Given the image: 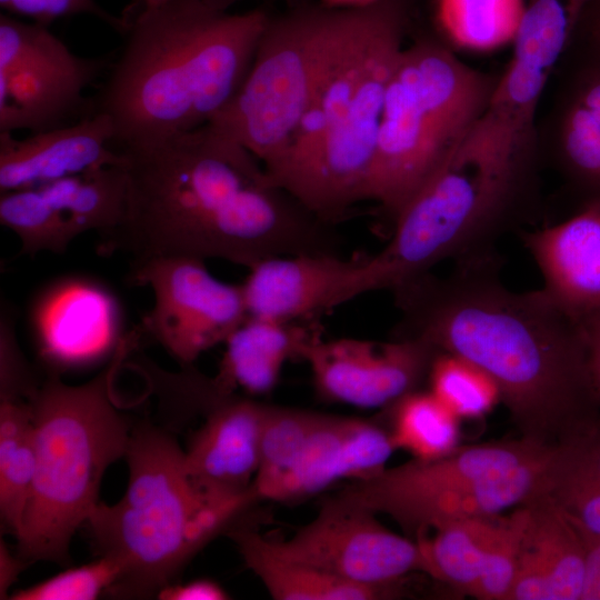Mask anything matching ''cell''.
I'll return each mask as SVG.
<instances>
[{
  "label": "cell",
  "mask_w": 600,
  "mask_h": 600,
  "mask_svg": "<svg viewBox=\"0 0 600 600\" xmlns=\"http://www.w3.org/2000/svg\"><path fill=\"white\" fill-rule=\"evenodd\" d=\"M270 14L214 10L202 0L139 4L100 93L116 147L160 140L208 124L248 74Z\"/></svg>",
  "instance_id": "3957f363"
},
{
  "label": "cell",
  "mask_w": 600,
  "mask_h": 600,
  "mask_svg": "<svg viewBox=\"0 0 600 600\" xmlns=\"http://www.w3.org/2000/svg\"><path fill=\"white\" fill-rule=\"evenodd\" d=\"M124 457V496L111 506L98 502L86 523L99 556L121 568L108 593L146 599L172 584L203 546L230 529L240 506L198 491L187 474L184 451L160 429H133Z\"/></svg>",
  "instance_id": "8992f818"
},
{
  "label": "cell",
  "mask_w": 600,
  "mask_h": 600,
  "mask_svg": "<svg viewBox=\"0 0 600 600\" xmlns=\"http://www.w3.org/2000/svg\"><path fill=\"white\" fill-rule=\"evenodd\" d=\"M409 14L382 36L346 112L284 190L327 223L366 200L387 87L401 54Z\"/></svg>",
  "instance_id": "30bf717a"
},
{
  "label": "cell",
  "mask_w": 600,
  "mask_h": 600,
  "mask_svg": "<svg viewBox=\"0 0 600 600\" xmlns=\"http://www.w3.org/2000/svg\"><path fill=\"white\" fill-rule=\"evenodd\" d=\"M581 600H600V541L588 549Z\"/></svg>",
  "instance_id": "7bdbcfd3"
},
{
  "label": "cell",
  "mask_w": 600,
  "mask_h": 600,
  "mask_svg": "<svg viewBox=\"0 0 600 600\" xmlns=\"http://www.w3.org/2000/svg\"><path fill=\"white\" fill-rule=\"evenodd\" d=\"M439 353L414 338L387 342L316 336L303 352L318 393L326 400L363 409L388 408L428 380Z\"/></svg>",
  "instance_id": "5bb4252c"
},
{
  "label": "cell",
  "mask_w": 600,
  "mask_h": 600,
  "mask_svg": "<svg viewBox=\"0 0 600 600\" xmlns=\"http://www.w3.org/2000/svg\"><path fill=\"white\" fill-rule=\"evenodd\" d=\"M0 560V594L6 596L7 590L10 588L11 583L14 582L19 571L23 568V562L14 559L3 543H1Z\"/></svg>",
  "instance_id": "ee69618b"
},
{
  "label": "cell",
  "mask_w": 600,
  "mask_h": 600,
  "mask_svg": "<svg viewBox=\"0 0 600 600\" xmlns=\"http://www.w3.org/2000/svg\"><path fill=\"white\" fill-rule=\"evenodd\" d=\"M500 520V514L463 519L416 539L426 573L471 597Z\"/></svg>",
  "instance_id": "83f0119b"
},
{
  "label": "cell",
  "mask_w": 600,
  "mask_h": 600,
  "mask_svg": "<svg viewBox=\"0 0 600 600\" xmlns=\"http://www.w3.org/2000/svg\"><path fill=\"white\" fill-rule=\"evenodd\" d=\"M527 141L488 107L399 211L388 244L362 260L358 292L392 291L442 261L493 251L527 184Z\"/></svg>",
  "instance_id": "277c9868"
},
{
  "label": "cell",
  "mask_w": 600,
  "mask_h": 600,
  "mask_svg": "<svg viewBox=\"0 0 600 600\" xmlns=\"http://www.w3.org/2000/svg\"><path fill=\"white\" fill-rule=\"evenodd\" d=\"M394 450L389 431L378 423L321 413L270 500L300 501L338 481L370 479L387 468Z\"/></svg>",
  "instance_id": "e0dca14e"
},
{
  "label": "cell",
  "mask_w": 600,
  "mask_h": 600,
  "mask_svg": "<svg viewBox=\"0 0 600 600\" xmlns=\"http://www.w3.org/2000/svg\"><path fill=\"white\" fill-rule=\"evenodd\" d=\"M317 329L263 318L247 319L224 341L219 372L213 378L226 394L241 389L248 394L269 393L278 383L284 364L301 359Z\"/></svg>",
  "instance_id": "cb8c5ba5"
},
{
  "label": "cell",
  "mask_w": 600,
  "mask_h": 600,
  "mask_svg": "<svg viewBox=\"0 0 600 600\" xmlns=\"http://www.w3.org/2000/svg\"><path fill=\"white\" fill-rule=\"evenodd\" d=\"M119 563L106 556L90 563L67 569L38 584L18 590L13 600H93L119 580Z\"/></svg>",
  "instance_id": "e575fe53"
},
{
  "label": "cell",
  "mask_w": 600,
  "mask_h": 600,
  "mask_svg": "<svg viewBox=\"0 0 600 600\" xmlns=\"http://www.w3.org/2000/svg\"><path fill=\"white\" fill-rule=\"evenodd\" d=\"M429 391L459 419H479L500 401L494 381L462 357L439 352L432 360Z\"/></svg>",
  "instance_id": "d6a6232c"
},
{
  "label": "cell",
  "mask_w": 600,
  "mask_h": 600,
  "mask_svg": "<svg viewBox=\"0 0 600 600\" xmlns=\"http://www.w3.org/2000/svg\"><path fill=\"white\" fill-rule=\"evenodd\" d=\"M264 410L266 404L233 393L206 408L204 422L184 451V468L198 491L213 498L256 494Z\"/></svg>",
  "instance_id": "2e32d148"
},
{
  "label": "cell",
  "mask_w": 600,
  "mask_h": 600,
  "mask_svg": "<svg viewBox=\"0 0 600 600\" xmlns=\"http://www.w3.org/2000/svg\"><path fill=\"white\" fill-rule=\"evenodd\" d=\"M244 564L277 600H377L400 596L399 583L372 587L343 580L277 552L270 540L252 528L228 531Z\"/></svg>",
  "instance_id": "d4e9b609"
},
{
  "label": "cell",
  "mask_w": 600,
  "mask_h": 600,
  "mask_svg": "<svg viewBox=\"0 0 600 600\" xmlns=\"http://www.w3.org/2000/svg\"><path fill=\"white\" fill-rule=\"evenodd\" d=\"M36 471L34 421L31 400L0 401V512L18 538Z\"/></svg>",
  "instance_id": "4316f807"
},
{
  "label": "cell",
  "mask_w": 600,
  "mask_h": 600,
  "mask_svg": "<svg viewBox=\"0 0 600 600\" xmlns=\"http://www.w3.org/2000/svg\"><path fill=\"white\" fill-rule=\"evenodd\" d=\"M497 81L433 39L404 47L387 87L366 200L396 218L486 112Z\"/></svg>",
  "instance_id": "52a82bcc"
},
{
  "label": "cell",
  "mask_w": 600,
  "mask_h": 600,
  "mask_svg": "<svg viewBox=\"0 0 600 600\" xmlns=\"http://www.w3.org/2000/svg\"><path fill=\"white\" fill-rule=\"evenodd\" d=\"M581 330L591 372L600 393V308L578 321Z\"/></svg>",
  "instance_id": "60d3db41"
},
{
  "label": "cell",
  "mask_w": 600,
  "mask_h": 600,
  "mask_svg": "<svg viewBox=\"0 0 600 600\" xmlns=\"http://www.w3.org/2000/svg\"><path fill=\"white\" fill-rule=\"evenodd\" d=\"M538 494L561 508L587 549L600 541V487L558 483L543 488Z\"/></svg>",
  "instance_id": "74e56055"
},
{
  "label": "cell",
  "mask_w": 600,
  "mask_h": 600,
  "mask_svg": "<svg viewBox=\"0 0 600 600\" xmlns=\"http://www.w3.org/2000/svg\"><path fill=\"white\" fill-rule=\"evenodd\" d=\"M542 291L576 322L600 308V200L570 218L522 236Z\"/></svg>",
  "instance_id": "44dd1931"
},
{
  "label": "cell",
  "mask_w": 600,
  "mask_h": 600,
  "mask_svg": "<svg viewBox=\"0 0 600 600\" xmlns=\"http://www.w3.org/2000/svg\"><path fill=\"white\" fill-rule=\"evenodd\" d=\"M163 0H139V4L141 6H154Z\"/></svg>",
  "instance_id": "7dc6e473"
},
{
  "label": "cell",
  "mask_w": 600,
  "mask_h": 600,
  "mask_svg": "<svg viewBox=\"0 0 600 600\" xmlns=\"http://www.w3.org/2000/svg\"><path fill=\"white\" fill-rule=\"evenodd\" d=\"M588 0H526L513 56L491 104L520 126L533 122L549 76L568 51Z\"/></svg>",
  "instance_id": "d6986e66"
},
{
  "label": "cell",
  "mask_w": 600,
  "mask_h": 600,
  "mask_svg": "<svg viewBox=\"0 0 600 600\" xmlns=\"http://www.w3.org/2000/svg\"><path fill=\"white\" fill-rule=\"evenodd\" d=\"M121 162L112 123L100 111L23 139L0 133V193L36 188Z\"/></svg>",
  "instance_id": "ac0fdd59"
},
{
  "label": "cell",
  "mask_w": 600,
  "mask_h": 600,
  "mask_svg": "<svg viewBox=\"0 0 600 600\" xmlns=\"http://www.w3.org/2000/svg\"><path fill=\"white\" fill-rule=\"evenodd\" d=\"M30 329L49 373L110 359L127 333L114 294L101 282L71 276L51 282L30 308Z\"/></svg>",
  "instance_id": "9a60e30c"
},
{
  "label": "cell",
  "mask_w": 600,
  "mask_h": 600,
  "mask_svg": "<svg viewBox=\"0 0 600 600\" xmlns=\"http://www.w3.org/2000/svg\"><path fill=\"white\" fill-rule=\"evenodd\" d=\"M126 202L101 253L222 259L334 252L327 222L278 186L246 147L210 124L119 148Z\"/></svg>",
  "instance_id": "6da1fadb"
},
{
  "label": "cell",
  "mask_w": 600,
  "mask_h": 600,
  "mask_svg": "<svg viewBox=\"0 0 600 600\" xmlns=\"http://www.w3.org/2000/svg\"><path fill=\"white\" fill-rule=\"evenodd\" d=\"M551 452L523 438L459 446L351 481L331 497L388 516L416 540L450 522L521 506L539 491Z\"/></svg>",
  "instance_id": "ba28073f"
},
{
  "label": "cell",
  "mask_w": 600,
  "mask_h": 600,
  "mask_svg": "<svg viewBox=\"0 0 600 600\" xmlns=\"http://www.w3.org/2000/svg\"><path fill=\"white\" fill-rule=\"evenodd\" d=\"M392 290L394 338L420 339L464 358L497 384L520 438L557 447L600 416L578 322L542 291H514L499 277L496 251L454 261Z\"/></svg>",
  "instance_id": "7a4b0ae2"
},
{
  "label": "cell",
  "mask_w": 600,
  "mask_h": 600,
  "mask_svg": "<svg viewBox=\"0 0 600 600\" xmlns=\"http://www.w3.org/2000/svg\"><path fill=\"white\" fill-rule=\"evenodd\" d=\"M129 281L152 290L153 307L141 329L182 367L224 343L248 317L241 284L217 279L202 259L159 257L136 262Z\"/></svg>",
  "instance_id": "7c38bea8"
},
{
  "label": "cell",
  "mask_w": 600,
  "mask_h": 600,
  "mask_svg": "<svg viewBox=\"0 0 600 600\" xmlns=\"http://www.w3.org/2000/svg\"><path fill=\"white\" fill-rule=\"evenodd\" d=\"M528 516L527 506L521 504L510 516L501 517L471 597L480 600H509Z\"/></svg>",
  "instance_id": "836d02e7"
},
{
  "label": "cell",
  "mask_w": 600,
  "mask_h": 600,
  "mask_svg": "<svg viewBox=\"0 0 600 600\" xmlns=\"http://www.w3.org/2000/svg\"><path fill=\"white\" fill-rule=\"evenodd\" d=\"M387 409L396 449L414 459L439 458L459 447V418L429 390L412 391Z\"/></svg>",
  "instance_id": "f546056e"
},
{
  "label": "cell",
  "mask_w": 600,
  "mask_h": 600,
  "mask_svg": "<svg viewBox=\"0 0 600 600\" xmlns=\"http://www.w3.org/2000/svg\"><path fill=\"white\" fill-rule=\"evenodd\" d=\"M572 41L600 50V0H588Z\"/></svg>",
  "instance_id": "b9f144b4"
},
{
  "label": "cell",
  "mask_w": 600,
  "mask_h": 600,
  "mask_svg": "<svg viewBox=\"0 0 600 600\" xmlns=\"http://www.w3.org/2000/svg\"><path fill=\"white\" fill-rule=\"evenodd\" d=\"M319 412L267 406L260 437L259 468L253 490L270 500L320 418Z\"/></svg>",
  "instance_id": "4dcf8cb0"
},
{
  "label": "cell",
  "mask_w": 600,
  "mask_h": 600,
  "mask_svg": "<svg viewBox=\"0 0 600 600\" xmlns=\"http://www.w3.org/2000/svg\"><path fill=\"white\" fill-rule=\"evenodd\" d=\"M526 0H434V17L454 46L490 51L513 42Z\"/></svg>",
  "instance_id": "f1b7e54d"
},
{
  "label": "cell",
  "mask_w": 600,
  "mask_h": 600,
  "mask_svg": "<svg viewBox=\"0 0 600 600\" xmlns=\"http://www.w3.org/2000/svg\"><path fill=\"white\" fill-rule=\"evenodd\" d=\"M0 222L17 234L20 253H63L76 239L67 221L39 188L0 194Z\"/></svg>",
  "instance_id": "1f68e13d"
},
{
  "label": "cell",
  "mask_w": 600,
  "mask_h": 600,
  "mask_svg": "<svg viewBox=\"0 0 600 600\" xmlns=\"http://www.w3.org/2000/svg\"><path fill=\"white\" fill-rule=\"evenodd\" d=\"M16 332L12 312L2 307L0 317V398L31 400L39 389Z\"/></svg>",
  "instance_id": "8d00e7d4"
},
{
  "label": "cell",
  "mask_w": 600,
  "mask_h": 600,
  "mask_svg": "<svg viewBox=\"0 0 600 600\" xmlns=\"http://www.w3.org/2000/svg\"><path fill=\"white\" fill-rule=\"evenodd\" d=\"M572 64L557 111L554 152L560 172L582 199L600 200V50L571 42Z\"/></svg>",
  "instance_id": "603a6c76"
},
{
  "label": "cell",
  "mask_w": 600,
  "mask_h": 600,
  "mask_svg": "<svg viewBox=\"0 0 600 600\" xmlns=\"http://www.w3.org/2000/svg\"><path fill=\"white\" fill-rule=\"evenodd\" d=\"M69 224L74 238L96 231L107 236L119 223L126 202L122 162L39 187Z\"/></svg>",
  "instance_id": "484cf974"
},
{
  "label": "cell",
  "mask_w": 600,
  "mask_h": 600,
  "mask_svg": "<svg viewBox=\"0 0 600 600\" xmlns=\"http://www.w3.org/2000/svg\"><path fill=\"white\" fill-rule=\"evenodd\" d=\"M558 483L600 487V416L583 432L552 448L540 490Z\"/></svg>",
  "instance_id": "d590c367"
},
{
  "label": "cell",
  "mask_w": 600,
  "mask_h": 600,
  "mask_svg": "<svg viewBox=\"0 0 600 600\" xmlns=\"http://www.w3.org/2000/svg\"><path fill=\"white\" fill-rule=\"evenodd\" d=\"M380 0H320V4L328 8L350 9L371 6Z\"/></svg>",
  "instance_id": "f6af8a7d"
},
{
  "label": "cell",
  "mask_w": 600,
  "mask_h": 600,
  "mask_svg": "<svg viewBox=\"0 0 600 600\" xmlns=\"http://www.w3.org/2000/svg\"><path fill=\"white\" fill-rule=\"evenodd\" d=\"M140 334L127 333L90 381L70 386L49 373L32 397L36 471L17 538L23 560L70 562L71 538L98 504L103 473L126 456L132 431L111 389Z\"/></svg>",
  "instance_id": "5b68a950"
},
{
  "label": "cell",
  "mask_w": 600,
  "mask_h": 600,
  "mask_svg": "<svg viewBox=\"0 0 600 600\" xmlns=\"http://www.w3.org/2000/svg\"><path fill=\"white\" fill-rule=\"evenodd\" d=\"M358 263L336 253L264 259L241 283L248 317L293 322L342 304Z\"/></svg>",
  "instance_id": "ffe728a7"
},
{
  "label": "cell",
  "mask_w": 600,
  "mask_h": 600,
  "mask_svg": "<svg viewBox=\"0 0 600 600\" xmlns=\"http://www.w3.org/2000/svg\"><path fill=\"white\" fill-rule=\"evenodd\" d=\"M362 8L300 3L270 14L251 67L208 123L271 169L284 153L321 76L356 28Z\"/></svg>",
  "instance_id": "9c48e42d"
},
{
  "label": "cell",
  "mask_w": 600,
  "mask_h": 600,
  "mask_svg": "<svg viewBox=\"0 0 600 600\" xmlns=\"http://www.w3.org/2000/svg\"><path fill=\"white\" fill-rule=\"evenodd\" d=\"M368 510L323 500L317 517L286 540H270L280 554L359 584L399 583L426 573L419 543L383 527Z\"/></svg>",
  "instance_id": "4fadbf2b"
},
{
  "label": "cell",
  "mask_w": 600,
  "mask_h": 600,
  "mask_svg": "<svg viewBox=\"0 0 600 600\" xmlns=\"http://www.w3.org/2000/svg\"><path fill=\"white\" fill-rule=\"evenodd\" d=\"M157 597L162 600H226L230 598L222 587L207 579L183 584H169Z\"/></svg>",
  "instance_id": "ab89813d"
},
{
  "label": "cell",
  "mask_w": 600,
  "mask_h": 600,
  "mask_svg": "<svg viewBox=\"0 0 600 600\" xmlns=\"http://www.w3.org/2000/svg\"><path fill=\"white\" fill-rule=\"evenodd\" d=\"M207 6L214 10L228 11L232 6L243 0H202ZM290 3L291 7L303 3L302 0H284Z\"/></svg>",
  "instance_id": "bcb514c9"
},
{
  "label": "cell",
  "mask_w": 600,
  "mask_h": 600,
  "mask_svg": "<svg viewBox=\"0 0 600 600\" xmlns=\"http://www.w3.org/2000/svg\"><path fill=\"white\" fill-rule=\"evenodd\" d=\"M0 4L8 12L30 18L44 26L63 17L90 13L117 29L126 30L124 20L110 16L94 0H0Z\"/></svg>",
  "instance_id": "f35d334b"
},
{
  "label": "cell",
  "mask_w": 600,
  "mask_h": 600,
  "mask_svg": "<svg viewBox=\"0 0 600 600\" xmlns=\"http://www.w3.org/2000/svg\"><path fill=\"white\" fill-rule=\"evenodd\" d=\"M47 27L0 16V133L64 124L103 67L74 54Z\"/></svg>",
  "instance_id": "8fae6325"
},
{
  "label": "cell",
  "mask_w": 600,
  "mask_h": 600,
  "mask_svg": "<svg viewBox=\"0 0 600 600\" xmlns=\"http://www.w3.org/2000/svg\"><path fill=\"white\" fill-rule=\"evenodd\" d=\"M522 504L529 516L509 600H581L588 554L581 536L548 497Z\"/></svg>",
  "instance_id": "7402d4cb"
}]
</instances>
